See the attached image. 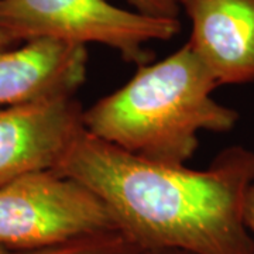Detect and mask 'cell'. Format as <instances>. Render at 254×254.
Wrapping results in <instances>:
<instances>
[{"mask_svg":"<svg viewBox=\"0 0 254 254\" xmlns=\"http://www.w3.org/2000/svg\"><path fill=\"white\" fill-rule=\"evenodd\" d=\"M55 171L91 190L143 250L254 254L242 216L254 182V151L246 147H229L206 170H190L130 154L83 128Z\"/></svg>","mask_w":254,"mask_h":254,"instance_id":"cell-1","label":"cell"},{"mask_svg":"<svg viewBox=\"0 0 254 254\" xmlns=\"http://www.w3.org/2000/svg\"><path fill=\"white\" fill-rule=\"evenodd\" d=\"M218 86L187 41L158 63L138 65L122 88L83 109V128L130 154L185 165L200 131L225 133L239 120L213 99Z\"/></svg>","mask_w":254,"mask_h":254,"instance_id":"cell-2","label":"cell"},{"mask_svg":"<svg viewBox=\"0 0 254 254\" xmlns=\"http://www.w3.org/2000/svg\"><path fill=\"white\" fill-rule=\"evenodd\" d=\"M180 31L177 17L122 9L108 0H0V33L11 46L40 38L102 44L143 65L150 60L148 43L167 41Z\"/></svg>","mask_w":254,"mask_h":254,"instance_id":"cell-3","label":"cell"},{"mask_svg":"<svg viewBox=\"0 0 254 254\" xmlns=\"http://www.w3.org/2000/svg\"><path fill=\"white\" fill-rule=\"evenodd\" d=\"M118 227L105 203L81 182L40 171L0 187V249L31 250Z\"/></svg>","mask_w":254,"mask_h":254,"instance_id":"cell-4","label":"cell"},{"mask_svg":"<svg viewBox=\"0 0 254 254\" xmlns=\"http://www.w3.org/2000/svg\"><path fill=\"white\" fill-rule=\"evenodd\" d=\"M82 116L75 95L0 108V187L55 170L83 131Z\"/></svg>","mask_w":254,"mask_h":254,"instance_id":"cell-5","label":"cell"},{"mask_svg":"<svg viewBox=\"0 0 254 254\" xmlns=\"http://www.w3.org/2000/svg\"><path fill=\"white\" fill-rule=\"evenodd\" d=\"M188 44L218 85L254 82V0H178Z\"/></svg>","mask_w":254,"mask_h":254,"instance_id":"cell-6","label":"cell"},{"mask_svg":"<svg viewBox=\"0 0 254 254\" xmlns=\"http://www.w3.org/2000/svg\"><path fill=\"white\" fill-rule=\"evenodd\" d=\"M86 71L83 46L40 38L0 50V108L75 95Z\"/></svg>","mask_w":254,"mask_h":254,"instance_id":"cell-7","label":"cell"},{"mask_svg":"<svg viewBox=\"0 0 254 254\" xmlns=\"http://www.w3.org/2000/svg\"><path fill=\"white\" fill-rule=\"evenodd\" d=\"M144 252L118 227L96 230L31 250H3L0 254H141Z\"/></svg>","mask_w":254,"mask_h":254,"instance_id":"cell-8","label":"cell"},{"mask_svg":"<svg viewBox=\"0 0 254 254\" xmlns=\"http://www.w3.org/2000/svg\"><path fill=\"white\" fill-rule=\"evenodd\" d=\"M137 11L160 17H177L180 11L178 0H126Z\"/></svg>","mask_w":254,"mask_h":254,"instance_id":"cell-9","label":"cell"},{"mask_svg":"<svg viewBox=\"0 0 254 254\" xmlns=\"http://www.w3.org/2000/svg\"><path fill=\"white\" fill-rule=\"evenodd\" d=\"M242 216H243V223L252 236L254 245V182L247 188L243 199V208H242Z\"/></svg>","mask_w":254,"mask_h":254,"instance_id":"cell-10","label":"cell"},{"mask_svg":"<svg viewBox=\"0 0 254 254\" xmlns=\"http://www.w3.org/2000/svg\"><path fill=\"white\" fill-rule=\"evenodd\" d=\"M141 254H190L180 250H168V249H151V250H144Z\"/></svg>","mask_w":254,"mask_h":254,"instance_id":"cell-11","label":"cell"},{"mask_svg":"<svg viewBox=\"0 0 254 254\" xmlns=\"http://www.w3.org/2000/svg\"><path fill=\"white\" fill-rule=\"evenodd\" d=\"M9 47H13L10 44L9 41L3 37V34L0 33V50H4V48H9Z\"/></svg>","mask_w":254,"mask_h":254,"instance_id":"cell-12","label":"cell"}]
</instances>
